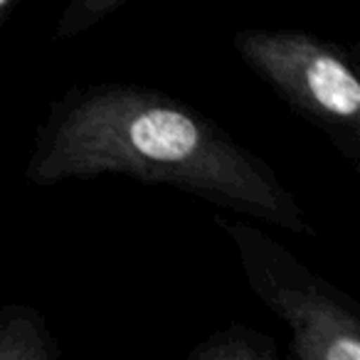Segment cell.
Returning <instances> with one entry per match:
<instances>
[{
	"label": "cell",
	"instance_id": "obj_3",
	"mask_svg": "<svg viewBox=\"0 0 360 360\" xmlns=\"http://www.w3.org/2000/svg\"><path fill=\"white\" fill-rule=\"evenodd\" d=\"M250 289L291 330L294 360H360V306L247 220L215 215Z\"/></svg>",
	"mask_w": 360,
	"mask_h": 360
},
{
	"label": "cell",
	"instance_id": "obj_1",
	"mask_svg": "<svg viewBox=\"0 0 360 360\" xmlns=\"http://www.w3.org/2000/svg\"><path fill=\"white\" fill-rule=\"evenodd\" d=\"M99 175L170 186L299 237L319 235L262 155L191 101L153 86L77 84L47 106L25 163L27 183L52 188Z\"/></svg>",
	"mask_w": 360,
	"mask_h": 360
},
{
	"label": "cell",
	"instance_id": "obj_6",
	"mask_svg": "<svg viewBox=\"0 0 360 360\" xmlns=\"http://www.w3.org/2000/svg\"><path fill=\"white\" fill-rule=\"evenodd\" d=\"M129 0H72L55 25V40H75L119 13Z\"/></svg>",
	"mask_w": 360,
	"mask_h": 360
},
{
	"label": "cell",
	"instance_id": "obj_7",
	"mask_svg": "<svg viewBox=\"0 0 360 360\" xmlns=\"http://www.w3.org/2000/svg\"><path fill=\"white\" fill-rule=\"evenodd\" d=\"M20 8L18 0H0V30L11 22V18L15 15V11Z\"/></svg>",
	"mask_w": 360,
	"mask_h": 360
},
{
	"label": "cell",
	"instance_id": "obj_5",
	"mask_svg": "<svg viewBox=\"0 0 360 360\" xmlns=\"http://www.w3.org/2000/svg\"><path fill=\"white\" fill-rule=\"evenodd\" d=\"M188 360H286L271 335L247 323L217 328L195 345Z\"/></svg>",
	"mask_w": 360,
	"mask_h": 360
},
{
	"label": "cell",
	"instance_id": "obj_2",
	"mask_svg": "<svg viewBox=\"0 0 360 360\" xmlns=\"http://www.w3.org/2000/svg\"><path fill=\"white\" fill-rule=\"evenodd\" d=\"M237 57L360 170V75L343 42L304 30L245 27L232 35Z\"/></svg>",
	"mask_w": 360,
	"mask_h": 360
},
{
	"label": "cell",
	"instance_id": "obj_4",
	"mask_svg": "<svg viewBox=\"0 0 360 360\" xmlns=\"http://www.w3.org/2000/svg\"><path fill=\"white\" fill-rule=\"evenodd\" d=\"M0 360H62L57 335L40 309L0 306Z\"/></svg>",
	"mask_w": 360,
	"mask_h": 360
}]
</instances>
